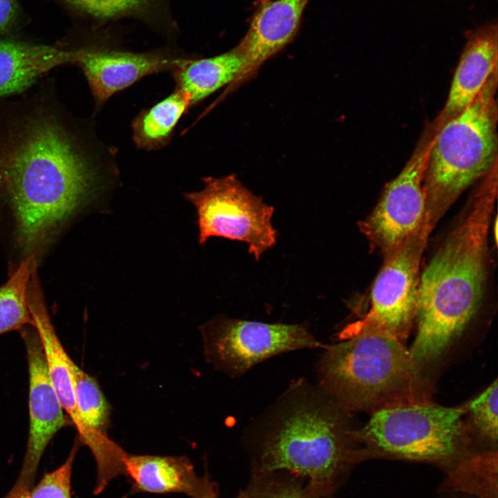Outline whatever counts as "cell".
<instances>
[{"label": "cell", "instance_id": "7c38bea8", "mask_svg": "<svg viewBox=\"0 0 498 498\" xmlns=\"http://www.w3.org/2000/svg\"><path fill=\"white\" fill-rule=\"evenodd\" d=\"M29 374V432L17 482L29 486L42 456L54 435L70 422L50 382L40 338L33 327L21 329Z\"/></svg>", "mask_w": 498, "mask_h": 498}, {"label": "cell", "instance_id": "277c9868", "mask_svg": "<svg viewBox=\"0 0 498 498\" xmlns=\"http://www.w3.org/2000/svg\"><path fill=\"white\" fill-rule=\"evenodd\" d=\"M340 335L317 362V385L347 412L431 402L430 382L402 342L374 333Z\"/></svg>", "mask_w": 498, "mask_h": 498}, {"label": "cell", "instance_id": "ba28073f", "mask_svg": "<svg viewBox=\"0 0 498 498\" xmlns=\"http://www.w3.org/2000/svg\"><path fill=\"white\" fill-rule=\"evenodd\" d=\"M434 225L425 213L418 228L385 257L372 286L369 311L341 333H380L403 342L416 317L421 259Z\"/></svg>", "mask_w": 498, "mask_h": 498}, {"label": "cell", "instance_id": "5bb4252c", "mask_svg": "<svg viewBox=\"0 0 498 498\" xmlns=\"http://www.w3.org/2000/svg\"><path fill=\"white\" fill-rule=\"evenodd\" d=\"M465 44L437 120L442 124L469 105L497 70V24L488 22L465 33Z\"/></svg>", "mask_w": 498, "mask_h": 498}, {"label": "cell", "instance_id": "4316f807", "mask_svg": "<svg viewBox=\"0 0 498 498\" xmlns=\"http://www.w3.org/2000/svg\"><path fill=\"white\" fill-rule=\"evenodd\" d=\"M4 498H30L29 486L17 482L11 491Z\"/></svg>", "mask_w": 498, "mask_h": 498}, {"label": "cell", "instance_id": "ac0fdd59", "mask_svg": "<svg viewBox=\"0 0 498 498\" xmlns=\"http://www.w3.org/2000/svg\"><path fill=\"white\" fill-rule=\"evenodd\" d=\"M190 107V96L174 89L163 100L140 111L131 122L132 140L136 147L147 151L166 147L180 120Z\"/></svg>", "mask_w": 498, "mask_h": 498}, {"label": "cell", "instance_id": "603a6c76", "mask_svg": "<svg viewBox=\"0 0 498 498\" xmlns=\"http://www.w3.org/2000/svg\"><path fill=\"white\" fill-rule=\"evenodd\" d=\"M76 442L65 462L56 470L46 474L30 490V498H72L71 478L73 461L79 448Z\"/></svg>", "mask_w": 498, "mask_h": 498}, {"label": "cell", "instance_id": "8992f818", "mask_svg": "<svg viewBox=\"0 0 498 498\" xmlns=\"http://www.w3.org/2000/svg\"><path fill=\"white\" fill-rule=\"evenodd\" d=\"M467 403L444 407L432 402L383 408L351 431L363 460L382 458L430 463L448 470L473 452L464 425Z\"/></svg>", "mask_w": 498, "mask_h": 498}, {"label": "cell", "instance_id": "d6986e66", "mask_svg": "<svg viewBox=\"0 0 498 498\" xmlns=\"http://www.w3.org/2000/svg\"><path fill=\"white\" fill-rule=\"evenodd\" d=\"M497 454L492 448L468 454L446 470L440 491L497 498Z\"/></svg>", "mask_w": 498, "mask_h": 498}, {"label": "cell", "instance_id": "e0dca14e", "mask_svg": "<svg viewBox=\"0 0 498 498\" xmlns=\"http://www.w3.org/2000/svg\"><path fill=\"white\" fill-rule=\"evenodd\" d=\"M243 65L236 47L224 53L205 58H188L171 73L175 89L186 92L192 107L236 78Z\"/></svg>", "mask_w": 498, "mask_h": 498}, {"label": "cell", "instance_id": "4fadbf2b", "mask_svg": "<svg viewBox=\"0 0 498 498\" xmlns=\"http://www.w3.org/2000/svg\"><path fill=\"white\" fill-rule=\"evenodd\" d=\"M309 0H271L259 5L249 28L235 46L243 65L222 98L252 77L261 66L289 44L297 35Z\"/></svg>", "mask_w": 498, "mask_h": 498}, {"label": "cell", "instance_id": "484cf974", "mask_svg": "<svg viewBox=\"0 0 498 498\" xmlns=\"http://www.w3.org/2000/svg\"><path fill=\"white\" fill-rule=\"evenodd\" d=\"M196 498H219L216 483L207 477L204 485ZM235 498H246L243 490H241Z\"/></svg>", "mask_w": 498, "mask_h": 498}, {"label": "cell", "instance_id": "8fae6325", "mask_svg": "<svg viewBox=\"0 0 498 498\" xmlns=\"http://www.w3.org/2000/svg\"><path fill=\"white\" fill-rule=\"evenodd\" d=\"M77 49L75 64L86 80L95 113L116 93L149 75L172 72L189 58L163 51L136 53L101 47Z\"/></svg>", "mask_w": 498, "mask_h": 498}, {"label": "cell", "instance_id": "7a4b0ae2", "mask_svg": "<svg viewBox=\"0 0 498 498\" xmlns=\"http://www.w3.org/2000/svg\"><path fill=\"white\" fill-rule=\"evenodd\" d=\"M349 414L318 385L293 383L248 432L252 472H288L317 494L335 495L363 461Z\"/></svg>", "mask_w": 498, "mask_h": 498}, {"label": "cell", "instance_id": "9a60e30c", "mask_svg": "<svg viewBox=\"0 0 498 498\" xmlns=\"http://www.w3.org/2000/svg\"><path fill=\"white\" fill-rule=\"evenodd\" d=\"M76 49L0 40V100L19 94L50 70L75 64Z\"/></svg>", "mask_w": 498, "mask_h": 498}, {"label": "cell", "instance_id": "83f0119b", "mask_svg": "<svg viewBox=\"0 0 498 498\" xmlns=\"http://www.w3.org/2000/svg\"><path fill=\"white\" fill-rule=\"evenodd\" d=\"M494 234H495V239L497 242V219L495 218V223H494Z\"/></svg>", "mask_w": 498, "mask_h": 498}, {"label": "cell", "instance_id": "30bf717a", "mask_svg": "<svg viewBox=\"0 0 498 498\" xmlns=\"http://www.w3.org/2000/svg\"><path fill=\"white\" fill-rule=\"evenodd\" d=\"M434 122L423 134L398 175L385 187L371 213L359 228L372 249L387 257L420 226L425 213V173L438 127Z\"/></svg>", "mask_w": 498, "mask_h": 498}, {"label": "cell", "instance_id": "52a82bcc", "mask_svg": "<svg viewBox=\"0 0 498 498\" xmlns=\"http://www.w3.org/2000/svg\"><path fill=\"white\" fill-rule=\"evenodd\" d=\"M204 187L185 193L197 212L199 241L219 237L246 243L257 261L277 241L274 208L246 187L236 175L202 178Z\"/></svg>", "mask_w": 498, "mask_h": 498}, {"label": "cell", "instance_id": "cb8c5ba5", "mask_svg": "<svg viewBox=\"0 0 498 498\" xmlns=\"http://www.w3.org/2000/svg\"><path fill=\"white\" fill-rule=\"evenodd\" d=\"M77 8L100 19H111L146 10L152 0H67Z\"/></svg>", "mask_w": 498, "mask_h": 498}, {"label": "cell", "instance_id": "9c48e42d", "mask_svg": "<svg viewBox=\"0 0 498 498\" xmlns=\"http://www.w3.org/2000/svg\"><path fill=\"white\" fill-rule=\"evenodd\" d=\"M201 331L207 360L232 377L240 376L278 354L326 346L304 324H269L217 315Z\"/></svg>", "mask_w": 498, "mask_h": 498}, {"label": "cell", "instance_id": "d4e9b609", "mask_svg": "<svg viewBox=\"0 0 498 498\" xmlns=\"http://www.w3.org/2000/svg\"><path fill=\"white\" fill-rule=\"evenodd\" d=\"M17 11L16 0H0V34L11 26L16 18Z\"/></svg>", "mask_w": 498, "mask_h": 498}, {"label": "cell", "instance_id": "5b68a950", "mask_svg": "<svg viewBox=\"0 0 498 498\" xmlns=\"http://www.w3.org/2000/svg\"><path fill=\"white\" fill-rule=\"evenodd\" d=\"M497 70L474 100L439 125L425 173V212L435 223L472 183L497 165Z\"/></svg>", "mask_w": 498, "mask_h": 498}, {"label": "cell", "instance_id": "2e32d148", "mask_svg": "<svg viewBox=\"0 0 498 498\" xmlns=\"http://www.w3.org/2000/svg\"><path fill=\"white\" fill-rule=\"evenodd\" d=\"M124 464L134 492L183 493L196 498L208 477H199L185 456L127 454Z\"/></svg>", "mask_w": 498, "mask_h": 498}, {"label": "cell", "instance_id": "6da1fadb", "mask_svg": "<svg viewBox=\"0 0 498 498\" xmlns=\"http://www.w3.org/2000/svg\"><path fill=\"white\" fill-rule=\"evenodd\" d=\"M50 89L0 102V194L12 205L26 253L42 249L118 172L116 149Z\"/></svg>", "mask_w": 498, "mask_h": 498}, {"label": "cell", "instance_id": "f1b7e54d", "mask_svg": "<svg viewBox=\"0 0 498 498\" xmlns=\"http://www.w3.org/2000/svg\"><path fill=\"white\" fill-rule=\"evenodd\" d=\"M255 1H256L257 3H259V5H261V4H264V3H268V1H271V0H255Z\"/></svg>", "mask_w": 498, "mask_h": 498}, {"label": "cell", "instance_id": "3957f363", "mask_svg": "<svg viewBox=\"0 0 498 498\" xmlns=\"http://www.w3.org/2000/svg\"><path fill=\"white\" fill-rule=\"evenodd\" d=\"M497 195V169L484 177L460 222L420 277L416 337L409 349L421 368L436 362L459 340L481 304L487 235Z\"/></svg>", "mask_w": 498, "mask_h": 498}, {"label": "cell", "instance_id": "44dd1931", "mask_svg": "<svg viewBox=\"0 0 498 498\" xmlns=\"http://www.w3.org/2000/svg\"><path fill=\"white\" fill-rule=\"evenodd\" d=\"M246 498H336L312 491L302 478L285 471L252 472Z\"/></svg>", "mask_w": 498, "mask_h": 498}, {"label": "cell", "instance_id": "ffe728a7", "mask_svg": "<svg viewBox=\"0 0 498 498\" xmlns=\"http://www.w3.org/2000/svg\"><path fill=\"white\" fill-rule=\"evenodd\" d=\"M34 255L23 261L0 287V335L33 326L28 305V289Z\"/></svg>", "mask_w": 498, "mask_h": 498}, {"label": "cell", "instance_id": "7402d4cb", "mask_svg": "<svg viewBox=\"0 0 498 498\" xmlns=\"http://www.w3.org/2000/svg\"><path fill=\"white\" fill-rule=\"evenodd\" d=\"M497 380L487 387L474 399L467 403V413L477 432L490 445H496L498 437Z\"/></svg>", "mask_w": 498, "mask_h": 498}]
</instances>
